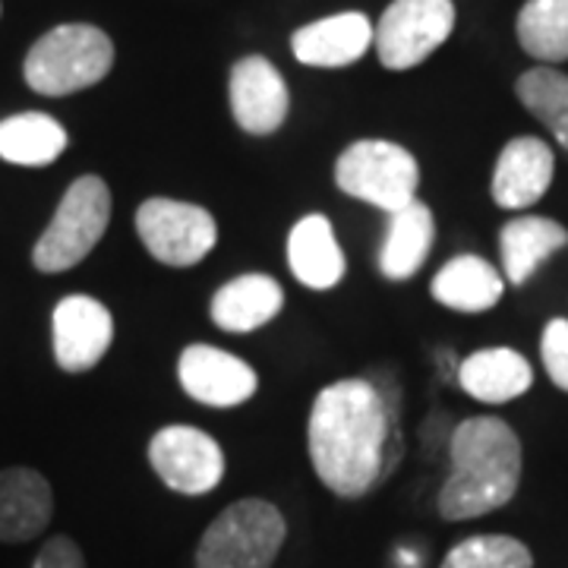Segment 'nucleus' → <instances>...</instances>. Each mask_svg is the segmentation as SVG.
<instances>
[{"label": "nucleus", "mask_w": 568, "mask_h": 568, "mask_svg": "<svg viewBox=\"0 0 568 568\" xmlns=\"http://www.w3.org/2000/svg\"><path fill=\"white\" fill-rule=\"evenodd\" d=\"M310 462L325 489L361 499L376 489L402 458L398 407L369 379L325 386L310 407Z\"/></svg>", "instance_id": "obj_1"}, {"label": "nucleus", "mask_w": 568, "mask_h": 568, "mask_svg": "<svg viewBox=\"0 0 568 568\" xmlns=\"http://www.w3.org/2000/svg\"><path fill=\"white\" fill-rule=\"evenodd\" d=\"M452 470L439 489V515L470 521L508 506L521 484V439L499 417H467L455 426Z\"/></svg>", "instance_id": "obj_2"}, {"label": "nucleus", "mask_w": 568, "mask_h": 568, "mask_svg": "<svg viewBox=\"0 0 568 568\" xmlns=\"http://www.w3.org/2000/svg\"><path fill=\"white\" fill-rule=\"evenodd\" d=\"M114 67V41L99 26L67 22L44 32L26 54L22 77L32 92L61 99L102 82Z\"/></svg>", "instance_id": "obj_3"}, {"label": "nucleus", "mask_w": 568, "mask_h": 568, "mask_svg": "<svg viewBox=\"0 0 568 568\" xmlns=\"http://www.w3.org/2000/svg\"><path fill=\"white\" fill-rule=\"evenodd\" d=\"M111 222V190L102 178L82 174L70 183L51 224L32 246V265L44 275H58L80 265L104 237Z\"/></svg>", "instance_id": "obj_4"}, {"label": "nucleus", "mask_w": 568, "mask_h": 568, "mask_svg": "<svg viewBox=\"0 0 568 568\" xmlns=\"http://www.w3.org/2000/svg\"><path fill=\"white\" fill-rule=\"evenodd\" d=\"M284 515L272 503H231L205 528L196 547V568H272L284 547Z\"/></svg>", "instance_id": "obj_5"}, {"label": "nucleus", "mask_w": 568, "mask_h": 568, "mask_svg": "<svg viewBox=\"0 0 568 568\" xmlns=\"http://www.w3.org/2000/svg\"><path fill=\"white\" fill-rule=\"evenodd\" d=\"M335 183L347 196L392 215L402 212L405 205L417 203L420 164L398 142L357 140L338 155Z\"/></svg>", "instance_id": "obj_6"}, {"label": "nucleus", "mask_w": 568, "mask_h": 568, "mask_svg": "<svg viewBox=\"0 0 568 568\" xmlns=\"http://www.w3.org/2000/svg\"><path fill=\"white\" fill-rule=\"evenodd\" d=\"M136 234L159 263L174 268L203 263L219 244V224L209 209L168 196H152L136 209Z\"/></svg>", "instance_id": "obj_7"}, {"label": "nucleus", "mask_w": 568, "mask_h": 568, "mask_svg": "<svg viewBox=\"0 0 568 568\" xmlns=\"http://www.w3.org/2000/svg\"><path fill=\"white\" fill-rule=\"evenodd\" d=\"M455 29L452 0H392L373 29V48L386 70H410L443 48Z\"/></svg>", "instance_id": "obj_8"}, {"label": "nucleus", "mask_w": 568, "mask_h": 568, "mask_svg": "<svg viewBox=\"0 0 568 568\" xmlns=\"http://www.w3.org/2000/svg\"><path fill=\"white\" fill-rule=\"evenodd\" d=\"M149 465L164 487L183 496H205L222 484V446L196 426H162L149 443Z\"/></svg>", "instance_id": "obj_9"}, {"label": "nucleus", "mask_w": 568, "mask_h": 568, "mask_svg": "<svg viewBox=\"0 0 568 568\" xmlns=\"http://www.w3.org/2000/svg\"><path fill=\"white\" fill-rule=\"evenodd\" d=\"M178 379L193 402L209 407L244 405L260 388V376L253 366L215 345L183 347L178 361Z\"/></svg>", "instance_id": "obj_10"}, {"label": "nucleus", "mask_w": 568, "mask_h": 568, "mask_svg": "<svg viewBox=\"0 0 568 568\" xmlns=\"http://www.w3.org/2000/svg\"><path fill=\"white\" fill-rule=\"evenodd\" d=\"M51 335L54 361L63 373H89L114 342V316L102 301L89 294H70L54 306Z\"/></svg>", "instance_id": "obj_11"}, {"label": "nucleus", "mask_w": 568, "mask_h": 568, "mask_svg": "<svg viewBox=\"0 0 568 568\" xmlns=\"http://www.w3.org/2000/svg\"><path fill=\"white\" fill-rule=\"evenodd\" d=\"M291 111V92L278 67L250 54L231 70V114L250 136H272Z\"/></svg>", "instance_id": "obj_12"}, {"label": "nucleus", "mask_w": 568, "mask_h": 568, "mask_svg": "<svg viewBox=\"0 0 568 568\" xmlns=\"http://www.w3.org/2000/svg\"><path fill=\"white\" fill-rule=\"evenodd\" d=\"M552 171H556V155L547 142L537 136H515L506 142L493 168V183H489L493 203L508 212L530 209L547 196Z\"/></svg>", "instance_id": "obj_13"}, {"label": "nucleus", "mask_w": 568, "mask_h": 568, "mask_svg": "<svg viewBox=\"0 0 568 568\" xmlns=\"http://www.w3.org/2000/svg\"><path fill=\"white\" fill-rule=\"evenodd\" d=\"M373 48V22L364 13H335L297 29L291 36L294 58L306 67L338 70L351 67Z\"/></svg>", "instance_id": "obj_14"}, {"label": "nucleus", "mask_w": 568, "mask_h": 568, "mask_svg": "<svg viewBox=\"0 0 568 568\" xmlns=\"http://www.w3.org/2000/svg\"><path fill=\"white\" fill-rule=\"evenodd\" d=\"M54 515L51 484L32 467L0 470V544H29Z\"/></svg>", "instance_id": "obj_15"}, {"label": "nucleus", "mask_w": 568, "mask_h": 568, "mask_svg": "<svg viewBox=\"0 0 568 568\" xmlns=\"http://www.w3.org/2000/svg\"><path fill=\"white\" fill-rule=\"evenodd\" d=\"M287 265L294 278L313 291H328L345 278V253L332 231V222L313 212L291 227L287 234Z\"/></svg>", "instance_id": "obj_16"}, {"label": "nucleus", "mask_w": 568, "mask_h": 568, "mask_svg": "<svg viewBox=\"0 0 568 568\" xmlns=\"http://www.w3.org/2000/svg\"><path fill=\"white\" fill-rule=\"evenodd\" d=\"M458 386L465 388L474 402L508 405L534 386V369L511 347H484L462 361Z\"/></svg>", "instance_id": "obj_17"}, {"label": "nucleus", "mask_w": 568, "mask_h": 568, "mask_svg": "<svg viewBox=\"0 0 568 568\" xmlns=\"http://www.w3.org/2000/svg\"><path fill=\"white\" fill-rule=\"evenodd\" d=\"M282 284L275 282L272 275L250 272V275H241V278L222 284L215 291V297L209 304V316L224 332L244 335V332H253L260 325L272 323L282 313Z\"/></svg>", "instance_id": "obj_18"}, {"label": "nucleus", "mask_w": 568, "mask_h": 568, "mask_svg": "<svg viewBox=\"0 0 568 568\" xmlns=\"http://www.w3.org/2000/svg\"><path fill=\"white\" fill-rule=\"evenodd\" d=\"M568 246V231L552 219L540 215H518L503 224L499 231V253H503V278L515 287L530 282V275Z\"/></svg>", "instance_id": "obj_19"}, {"label": "nucleus", "mask_w": 568, "mask_h": 568, "mask_svg": "<svg viewBox=\"0 0 568 568\" xmlns=\"http://www.w3.org/2000/svg\"><path fill=\"white\" fill-rule=\"evenodd\" d=\"M436 241V222L424 203L405 205L388 215L386 237L379 246V272L388 282H407L424 268Z\"/></svg>", "instance_id": "obj_20"}, {"label": "nucleus", "mask_w": 568, "mask_h": 568, "mask_svg": "<svg viewBox=\"0 0 568 568\" xmlns=\"http://www.w3.org/2000/svg\"><path fill=\"white\" fill-rule=\"evenodd\" d=\"M433 301L458 313H487L503 301L506 278L480 256H455L433 275Z\"/></svg>", "instance_id": "obj_21"}, {"label": "nucleus", "mask_w": 568, "mask_h": 568, "mask_svg": "<svg viewBox=\"0 0 568 568\" xmlns=\"http://www.w3.org/2000/svg\"><path fill=\"white\" fill-rule=\"evenodd\" d=\"M67 149V130L58 118L26 111L0 121V159L22 168H44L58 162Z\"/></svg>", "instance_id": "obj_22"}, {"label": "nucleus", "mask_w": 568, "mask_h": 568, "mask_svg": "<svg viewBox=\"0 0 568 568\" xmlns=\"http://www.w3.org/2000/svg\"><path fill=\"white\" fill-rule=\"evenodd\" d=\"M515 32L534 61H568V0H528L518 13Z\"/></svg>", "instance_id": "obj_23"}, {"label": "nucleus", "mask_w": 568, "mask_h": 568, "mask_svg": "<svg viewBox=\"0 0 568 568\" xmlns=\"http://www.w3.org/2000/svg\"><path fill=\"white\" fill-rule=\"evenodd\" d=\"M518 102L547 126L568 152V73L556 67H534L515 82Z\"/></svg>", "instance_id": "obj_24"}, {"label": "nucleus", "mask_w": 568, "mask_h": 568, "mask_svg": "<svg viewBox=\"0 0 568 568\" xmlns=\"http://www.w3.org/2000/svg\"><path fill=\"white\" fill-rule=\"evenodd\" d=\"M439 568H534V556L508 534H477L448 549Z\"/></svg>", "instance_id": "obj_25"}, {"label": "nucleus", "mask_w": 568, "mask_h": 568, "mask_svg": "<svg viewBox=\"0 0 568 568\" xmlns=\"http://www.w3.org/2000/svg\"><path fill=\"white\" fill-rule=\"evenodd\" d=\"M540 357L552 386L568 392V320H549L540 335Z\"/></svg>", "instance_id": "obj_26"}, {"label": "nucleus", "mask_w": 568, "mask_h": 568, "mask_svg": "<svg viewBox=\"0 0 568 568\" xmlns=\"http://www.w3.org/2000/svg\"><path fill=\"white\" fill-rule=\"evenodd\" d=\"M32 568H85L82 549L70 537H51L36 556Z\"/></svg>", "instance_id": "obj_27"}]
</instances>
